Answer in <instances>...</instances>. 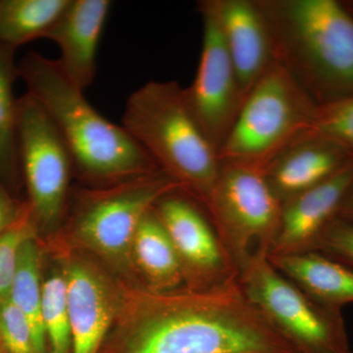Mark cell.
<instances>
[{
	"mask_svg": "<svg viewBox=\"0 0 353 353\" xmlns=\"http://www.w3.org/2000/svg\"><path fill=\"white\" fill-rule=\"evenodd\" d=\"M99 353H301L255 307L238 278L212 289L153 292L121 281Z\"/></svg>",
	"mask_w": 353,
	"mask_h": 353,
	"instance_id": "cell-1",
	"label": "cell"
},
{
	"mask_svg": "<svg viewBox=\"0 0 353 353\" xmlns=\"http://www.w3.org/2000/svg\"><path fill=\"white\" fill-rule=\"evenodd\" d=\"M27 94L57 127L74 171L99 187L159 171L148 153L122 126L97 112L73 85L57 60L31 51L17 65Z\"/></svg>",
	"mask_w": 353,
	"mask_h": 353,
	"instance_id": "cell-2",
	"label": "cell"
},
{
	"mask_svg": "<svg viewBox=\"0 0 353 353\" xmlns=\"http://www.w3.org/2000/svg\"><path fill=\"white\" fill-rule=\"evenodd\" d=\"M276 59L318 105L353 95V15L336 0H257Z\"/></svg>",
	"mask_w": 353,
	"mask_h": 353,
	"instance_id": "cell-3",
	"label": "cell"
},
{
	"mask_svg": "<svg viewBox=\"0 0 353 353\" xmlns=\"http://www.w3.org/2000/svg\"><path fill=\"white\" fill-rule=\"evenodd\" d=\"M121 126L160 170L205 205L220 161L188 105L183 88L174 81L141 85L128 99Z\"/></svg>",
	"mask_w": 353,
	"mask_h": 353,
	"instance_id": "cell-4",
	"label": "cell"
},
{
	"mask_svg": "<svg viewBox=\"0 0 353 353\" xmlns=\"http://www.w3.org/2000/svg\"><path fill=\"white\" fill-rule=\"evenodd\" d=\"M178 192H185L183 185L161 170L77 192L60 240L99 260L118 277L139 284L132 262L134 234L160 199Z\"/></svg>",
	"mask_w": 353,
	"mask_h": 353,
	"instance_id": "cell-5",
	"label": "cell"
},
{
	"mask_svg": "<svg viewBox=\"0 0 353 353\" xmlns=\"http://www.w3.org/2000/svg\"><path fill=\"white\" fill-rule=\"evenodd\" d=\"M318 104L284 65L276 61L248 94L219 161L263 171L288 146L311 134Z\"/></svg>",
	"mask_w": 353,
	"mask_h": 353,
	"instance_id": "cell-6",
	"label": "cell"
},
{
	"mask_svg": "<svg viewBox=\"0 0 353 353\" xmlns=\"http://www.w3.org/2000/svg\"><path fill=\"white\" fill-rule=\"evenodd\" d=\"M204 206L238 275L253 260L268 256L280 230L283 203L263 171L220 161Z\"/></svg>",
	"mask_w": 353,
	"mask_h": 353,
	"instance_id": "cell-7",
	"label": "cell"
},
{
	"mask_svg": "<svg viewBox=\"0 0 353 353\" xmlns=\"http://www.w3.org/2000/svg\"><path fill=\"white\" fill-rule=\"evenodd\" d=\"M238 282L248 301L301 353L350 352L341 311L318 303L277 270L268 256L246 265Z\"/></svg>",
	"mask_w": 353,
	"mask_h": 353,
	"instance_id": "cell-8",
	"label": "cell"
},
{
	"mask_svg": "<svg viewBox=\"0 0 353 353\" xmlns=\"http://www.w3.org/2000/svg\"><path fill=\"white\" fill-rule=\"evenodd\" d=\"M17 130L26 202L39 236L52 233L67 211L73 161L57 127L29 94L18 99Z\"/></svg>",
	"mask_w": 353,
	"mask_h": 353,
	"instance_id": "cell-9",
	"label": "cell"
},
{
	"mask_svg": "<svg viewBox=\"0 0 353 353\" xmlns=\"http://www.w3.org/2000/svg\"><path fill=\"white\" fill-rule=\"evenodd\" d=\"M202 23L201 57L185 101L202 132L219 152L243 106L238 78L211 0L199 2Z\"/></svg>",
	"mask_w": 353,
	"mask_h": 353,
	"instance_id": "cell-10",
	"label": "cell"
},
{
	"mask_svg": "<svg viewBox=\"0 0 353 353\" xmlns=\"http://www.w3.org/2000/svg\"><path fill=\"white\" fill-rule=\"evenodd\" d=\"M53 248L66 275L72 353H99L119 305L122 279L61 240Z\"/></svg>",
	"mask_w": 353,
	"mask_h": 353,
	"instance_id": "cell-11",
	"label": "cell"
},
{
	"mask_svg": "<svg viewBox=\"0 0 353 353\" xmlns=\"http://www.w3.org/2000/svg\"><path fill=\"white\" fill-rule=\"evenodd\" d=\"M183 194L164 196L154 211L178 253L185 287L206 290L231 282L238 278V271L210 218Z\"/></svg>",
	"mask_w": 353,
	"mask_h": 353,
	"instance_id": "cell-12",
	"label": "cell"
},
{
	"mask_svg": "<svg viewBox=\"0 0 353 353\" xmlns=\"http://www.w3.org/2000/svg\"><path fill=\"white\" fill-rule=\"evenodd\" d=\"M353 183V161L328 180L283 203L277 239L269 255L312 252L334 220Z\"/></svg>",
	"mask_w": 353,
	"mask_h": 353,
	"instance_id": "cell-13",
	"label": "cell"
},
{
	"mask_svg": "<svg viewBox=\"0 0 353 353\" xmlns=\"http://www.w3.org/2000/svg\"><path fill=\"white\" fill-rule=\"evenodd\" d=\"M233 62L243 101L277 61L270 30L257 0H211Z\"/></svg>",
	"mask_w": 353,
	"mask_h": 353,
	"instance_id": "cell-14",
	"label": "cell"
},
{
	"mask_svg": "<svg viewBox=\"0 0 353 353\" xmlns=\"http://www.w3.org/2000/svg\"><path fill=\"white\" fill-rule=\"evenodd\" d=\"M111 6L109 0H70L46 36L59 48L57 62L65 76L82 92L94 83L97 50Z\"/></svg>",
	"mask_w": 353,
	"mask_h": 353,
	"instance_id": "cell-15",
	"label": "cell"
},
{
	"mask_svg": "<svg viewBox=\"0 0 353 353\" xmlns=\"http://www.w3.org/2000/svg\"><path fill=\"white\" fill-rule=\"evenodd\" d=\"M353 161V155L333 139L309 134L288 146L264 170L279 201H285L328 180Z\"/></svg>",
	"mask_w": 353,
	"mask_h": 353,
	"instance_id": "cell-16",
	"label": "cell"
},
{
	"mask_svg": "<svg viewBox=\"0 0 353 353\" xmlns=\"http://www.w3.org/2000/svg\"><path fill=\"white\" fill-rule=\"evenodd\" d=\"M269 261L283 275L318 303L334 310L353 303V270L316 252L268 255Z\"/></svg>",
	"mask_w": 353,
	"mask_h": 353,
	"instance_id": "cell-17",
	"label": "cell"
},
{
	"mask_svg": "<svg viewBox=\"0 0 353 353\" xmlns=\"http://www.w3.org/2000/svg\"><path fill=\"white\" fill-rule=\"evenodd\" d=\"M132 262L139 284L153 292L185 287L182 264L154 208L141 220L132 245Z\"/></svg>",
	"mask_w": 353,
	"mask_h": 353,
	"instance_id": "cell-18",
	"label": "cell"
},
{
	"mask_svg": "<svg viewBox=\"0 0 353 353\" xmlns=\"http://www.w3.org/2000/svg\"><path fill=\"white\" fill-rule=\"evenodd\" d=\"M39 240V236L30 239L21 248L9 299L29 323L36 352L48 353L41 313L43 246Z\"/></svg>",
	"mask_w": 353,
	"mask_h": 353,
	"instance_id": "cell-19",
	"label": "cell"
},
{
	"mask_svg": "<svg viewBox=\"0 0 353 353\" xmlns=\"http://www.w3.org/2000/svg\"><path fill=\"white\" fill-rule=\"evenodd\" d=\"M70 0H0V44L16 50L46 39Z\"/></svg>",
	"mask_w": 353,
	"mask_h": 353,
	"instance_id": "cell-20",
	"label": "cell"
},
{
	"mask_svg": "<svg viewBox=\"0 0 353 353\" xmlns=\"http://www.w3.org/2000/svg\"><path fill=\"white\" fill-rule=\"evenodd\" d=\"M15 50L0 44V183L12 192L21 175L18 150L17 101L13 83L18 77Z\"/></svg>",
	"mask_w": 353,
	"mask_h": 353,
	"instance_id": "cell-21",
	"label": "cell"
},
{
	"mask_svg": "<svg viewBox=\"0 0 353 353\" xmlns=\"http://www.w3.org/2000/svg\"><path fill=\"white\" fill-rule=\"evenodd\" d=\"M41 313L50 353H72L66 275L58 259L48 277H43Z\"/></svg>",
	"mask_w": 353,
	"mask_h": 353,
	"instance_id": "cell-22",
	"label": "cell"
},
{
	"mask_svg": "<svg viewBox=\"0 0 353 353\" xmlns=\"http://www.w3.org/2000/svg\"><path fill=\"white\" fill-rule=\"evenodd\" d=\"M39 236L28 206L24 215L13 226L0 233V301L10 294L17 271L21 248L30 239Z\"/></svg>",
	"mask_w": 353,
	"mask_h": 353,
	"instance_id": "cell-23",
	"label": "cell"
},
{
	"mask_svg": "<svg viewBox=\"0 0 353 353\" xmlns=\"http://www.w3.org/2000/svg\"><path fill=\"white\" fill-rule=\"evenodd\" d=\"M311 134L333 139L353 155V95L318 105Z\"/></svg>",
	"mask_w": 353,
	"mask_h": 353,
	"instance_id": "cell-24",
	"label": "cell"
},
{
	"mask_svg": "<svg viewBox=\"0 0 353 353\" xmlns=\"http://www.w3.org/2000/svg\"><path fill=\"white\" fill-rule=\"evenodd\" d=\"M0 345L9 353H37L31 327L9 297L0 301Z\"/></svg>",
	"mask_w": 353,
	"mask_h": 353,
	"instance_id": "cell-25",
	"label": "cell"
},
{
	"mask_svg": "<svg viewBox=\"0 0 353 353\" xmlns=\"http://www.w3.org/2000/svg\"><path fill=\"white\" fill-rule=\"evenodd\" d=\"M312 252L326 255L353 270V223L334 220Z\"/></svg>",
	"mask_w": 353,
	"mask_h": 353,
	"instance_id": "cell-26",
	"label": "cell"
},
{
	"mask_svg": "<svg viewBox=\"0 0 353 353\" xmlns=\"http://www.w3.org/2000/svg\"><path fill=\"white\" fill-rule=\"evenodd\" d=\"M27 208V202L16 199L12 192L0 183V233L13 226Z\"/></svg>",
	"mask_w": 353,
	"mask_h": 353,
	"instance_id": "cell-27",
	"label": "cell"
},
{
	"mask_svg": "<svg viewBox=\"0 0 353 353\" xmlns=\"http://www.w3.org/2000/svg\"><path fill=\"white\" fill-rule=\"evenodd\" d=\"M338 219L353 223V183L341 203Z\"/></svg>",
	"mask_w": 353,
	"mask_h": 353,
	"instance_id": "cell-28",
	"label": "cell"
},
{
	"mask_svg": "<svg viewBox=\"0 0 353 353\" xmlns=\"http://www.w3.org/2000/svg\"><path fill=\"white\" fill-rule=\"evenodd\" d=\"M341 2H343V6H345V8L353 15V0H347V1Z\"/></svg>",
	"mask_w": 353,
	"mask_h": 353,
	"instance_id": "cell-29",
	"label": "cell"
},
{
	"mask_svg": "<svg viewBox=\"0 0 353 353\" xmlns=\"http://www.w3.org/2000/svg\"><path fill=\"white\" fill-rule=\"evenodd\" d=\"M0 353H9V352H7L6 350H4L3 347H1V345H0Z\"/></svg>",
	"mask_w": 353,
	"mask_h": 353,
	"instance_id": "cell-30",
	"label": "cell"
},
{
	"mask_svg": "<svg viewBox=\"0 0 353 353\" xmlns=\"http://www.w3.org/2000/svg\"><path fill=\"white\" fill-rule=\"evenodd\" d=\"M347 353H353V350H352H352H350V352H348Z\"/></svg>",
	"mask_w": 353,
	"mask_h": 353,
	"instance_id": "cell-31",
	"label": "cell"
}]
</instances>
